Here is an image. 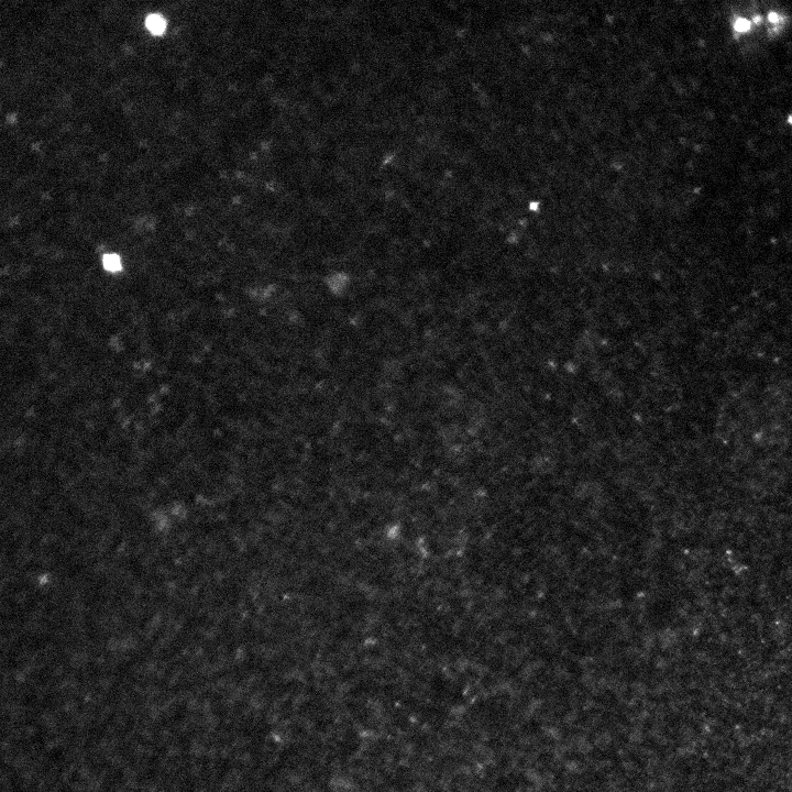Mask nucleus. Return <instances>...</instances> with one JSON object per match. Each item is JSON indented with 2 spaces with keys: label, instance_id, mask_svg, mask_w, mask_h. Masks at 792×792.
<instances>
[{
  "label": "nucleus",
  "instance_id": "obj_1",
  "mask_svg": "<svg viewBox=\"0 0 792 792\" xmlns=\"http://www.w3.org/2000/svg\"><path fill=\"white\" fill-rule=\"evenodd\" d=\"M169 27V21L161 13H151L146 16L145 29L150 33V36L159 38L165 36Z\"/></svg>",
  "mask_w": 792,
  "mask_h": 792
},
{
  "label": "nucleus",
  "instance_id": "obj_2",
  "mask_svg": "<svg viewBox=\"0 0 792 792\" xmlns=\"http://www.w3.org/2000/svg\"><path fill=\"white\" fill-rule=\"evenodd\" d=\"M735 29L740 32H745L751 27V22L746 19H739L735 22Z\"/></svg>",
  "mask_w": 792,
  "mask_h": 792
},
{
  "label": "nucleus",
  "instance_id": "obj_3",
  "mask_svg": "<svg viewBox=\"0 0 792 792\" xmlns=\"http://www.w3.org/2000/svg\"><path fill=\"white\" fill-rule=\"evenodd\" d=\"M776 18H777V15H774V14H770V16H769L770 21H776L777 20Z\"/></svg>",
  "mask_w": 792,
  "mask_h": 792
}]
</instances>
